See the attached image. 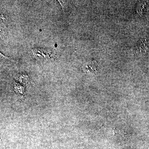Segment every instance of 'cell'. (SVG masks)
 Returning a JSON list of instances; mask_svg holds the SVG:
<instances>
[{
	"label": "cell",
	"mask_w": 149,
	"mask_h": 149,
	"mask_svg": "<svg viewBox=\"0 0 149 149\" xmlns=\"http://www.w3.org/2000/svg\"><path fill=\"white\" fill-rule=\"evenodd\" d=\"M98 65L96 61H93L92 62L88 63L86 65L84 66V68H85V71L88 72H93L95 73L97 71Z\"/></svg>",
	"instance_id": "6da1fadb"
}]
</instances>
